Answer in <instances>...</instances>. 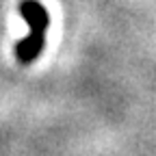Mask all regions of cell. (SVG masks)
Returning a JSON list of instances; mask_svg holds the SVG:
<instances>
[{"mask_svg":"<svg viewBox=\"0 0 156 156\" xmlns=\"http://www.w3.org/2000/svg\"><path fill=\"white\" fill-rule=\"evenodd\" d=\"M20 13H22L24 22L28 24L30 33H28L26 39H22V41L15 46V56H17L20 63L28 65L44 50L46 28L50 24V17H48V11L39 5L37 0H22V2H20Z\"/></svg>","mask_w":156,"mask_h":156,"instance_id":"6da1fadb","label":"cell"}]
</instances>
